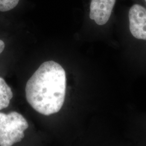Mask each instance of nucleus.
Listing matches in <instances>:
<instances>
[{"label":"nucleus","mask_w":146,"mask_h":146,"mask_svg":"<svg viewBox=\"0 0 146 146\" xmlns=\"http://www.w3.org/2000/svg\"><path fill=\"white\" fill-rule=\"evenodd\" d=\"M66 74L57 62L43 63L28 81L26 95L28 102L42 115L58 112L64 102Z\"/></svg>","instance_id":"1"},{"label":"nucleus","mask_w":146,"mask_h":146,"mask_svg":"<svg viewBox=\"0 0 146 146\" xmlns=\"http://www.w3.org/2000/svg\"><path fill=\"white\" fill-rule=\"evenodd\" d=\"M28 126L26 119L16 111L0 113V146H13L20 142Z\"/></svg>","instance_id":"2"},{"label":"nucleus","mask_w":146,"mask_h":146,"mask_svg":"<svg viewBox=\"0 0 146 146\" xmlns=\"http://www.w3.org/2000/svg\"><path fill=\"white\" fill-rule=\"evenodd\" d=\"M86 14L89 21L103 26L110 21L116 0H84Z\"/></svg>","instance_id":"3"},{"label":"nucleus","mask_w":146,"mask_h":146,"mask_svg":"<svg viewBox=\"0 0 146 146\" xmlns=\"http://www.w3.org/2000/svg\"><path fill=\"white\" fill-rule=\"evenodd\" d=\"M129 29L137 39L146 40V9L135 4L132 5L128 13Z\"/></svg>","instance_id":"4"},{"label":"nucleus","mask_w":146,"mask_h":146,"mask_svg":"<svg viewBox=\"0 0 146 146\" xmlns=\"http://www.w3.org/2000/svg\"><path fill=\"white\" fill-rule=\"evenodd\" d=\"M29 5L28 0H0V18L7 20L9 17L22 14Z\"/></svg>","instance_id":"5"},{"label":"nucleus","mask_w":146,"mask_h":146,"mask_svg":"<svg viewBox=\"0 0 146 146\" xmlns=\"http://www.w3.org/2000/svg\"><path fill=\"white\" fill-rule=\"evenodd\" d=\"M13 96L11 87L3 78L0 77V110L8 107Z\"/></svg>","instance_id":"6"},{"label":"nucleus","mask_w":146,"mask_h":146,"mask_svg":"<svg viewBox=\"0 0 146 146\" xmlns=\"http://www.w3.org/2000/svg\"><path fill=\"white\" fill-rule=\"evenodd\" d=\"M6 47V42L5 41L0 38V54H1L5 50Z\"/></svg>","instance_id":"7"},{"label":"nucleus","mask_w":146,"mask_h":146,"mask_svg":"<svg viewBox=\"0 0 146 146\" xmlns=\"http://www.w3.org/2000/svg\"><path fill=\"white\" fill-rule=\"evenodd\" d=\"M145 2H146V0H145Z\"/></svg>","instance_id":"8"}]
</instances>
